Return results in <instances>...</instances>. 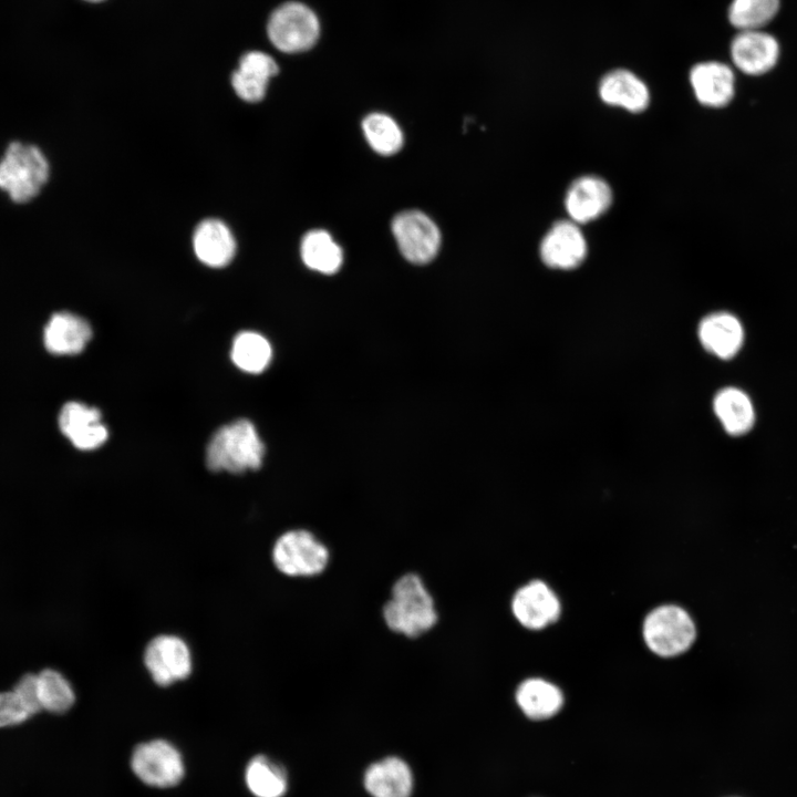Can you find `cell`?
I'll return each mask as SVG.
<instances>
[{
	"label": "cell",
	"mask_w": 797,
	"mask_h": 797,
	"mask_svg": "<svg viewBox=\"0 0 797 797\" xmlns=\"http://www.w3.org/2000/svg\"><path fill=\"white\" fill-rule=\"evenodd\" d=\"M386 629L395 635L417 639L439 621L435 598L422 576L410 571L398 576L381 609Z\"/></svg>",
	"instance_id": "obj_1"
},
{
	"label": "cell",
	"mask_w": 797,
	"mask_h": 797,
	"mask_svg": "<svg viewBox=\"0 0 797 797\" xmlns=\"http://www.w3.org/2000/svg\"><path fill=\"white\" fill-rule=\"evenodd\" d=\"M265 445L255 425L237 420L220 427L211 436L206 449V464L210 470L242 473L261 466Z\"/></svg>",
	"instance_id": "obj_2"
},
{
	"label": "cell",
	"mask_w": 797,
	"mask_h": 797,
	"mask_svg": "<svg viewBox=\"0 0 797 797\" xmlns=\"http://www.w3.org/2000/svg\"><path fill=\"white\" fill-rule=\"evenodd\" d=\"M49 170L40 148L13 142L0 161V188L15 203L29 201L46 183Z\"/></svg>",
	"instance_id": "obj_3"
},
{
	"label": "cell",
	"mask_w": 797,
	"mask_h": 797,
	"mask_svg": "<svg viewBox=\"0 0 797 797\" xmlns=\"http://www.w3.org/2000/svg\"><path fill=\"white\" fill-rule=\"evenodd\" d=\"M330 560L329 547L306 529L286 531L272 548L275 567L288 577L320 576L329 567Z\"/></svg>",
	"instance_id": "obj_4"
},
{
	"label": "cell",
	"mask_w": 797,
	"mask_h": 797,
	"mask_svg": "<svg viewBox=\"0 0 797 797\" xmlns=\"http://www.w3.org/2000/svg\"><path fill=\"white\" fill-rule=\"evenodd\" d=\"M642 634L646 646L654 654L671 658L691 648L696 638V628L685 610L674 604H665L646 615Z\"/></svg>",
	"instance_id": "obj_5"
},
{
	"label": "cell",
	"mask_w": 797,
	"mask_h": 797,
	"mask_svg": "<svg viewBox=\"0 0 797 797\" xmlns=\"http://www.w3.org/2000/svg\"><path fill=\"white\" fill-rule=\"evenodd\" d=\"M269 40L279 51L299 53L319 40L320 21L315 12L299 1H288L271 13L267 24Z\"/></svg>",
	"instance_id": "obj_6"
},
{
	"label": "cell",
	"mask_w": 797,
	"mask_h": 797,
	"mask_svg": "<svg viewBox=\"0 0 797 797\" xmlns=\"http://www.w3.org/2000/svg\"><path fill=\"white\" fill-rule=\"evenodd\" d=\"M131 766L143 783L153 787L175 786L185 774L180 753L164 739H154L137 745L132 755Z\"/></svg>",
	"instance_id": "obj_7"
},
{
	"label": "cell",
	"mask_w": 797,
	"mask_h": 797,
	"mask_svg": "<svg viewBox=\"0 0 797 797\" xmlns=\"http://www.w3.org/2000/svg\"><path fill=\"white\" fill-rule=\"evenodd\" d=\"M392 232L404 258L413 263L429 262L441 246L439 229L427 215L418 210L396 215L392 221Z\"/></svg>",
	"instance_id": "obj_8"
},
{
	"label": "cell",
	"mask_w": 797,
	"mask_h": 797,
	"mask_svg": "<svg viewBox=\"0 0 797 797\" xmlns=\"http://www.w3.org/2000/svg\"><path fill=\"white\" fill-rule=\"evenodd\" d=\"M144 662L154 682L161 686L185 680L192 672L190 651L176 635L154 638L146 646Z\"/></svg>",
	"instance_id": "obj_9"
},
{
	"label": "cell",
	"mask_w": 797,
	"mask_h": 797,
	"mask_svg": "<svg viewBox=\"0 0 797 797\" xmlns=\"http://www.w3.org/2000/svg\"><path fill=\"white\" fill-rule=\"evenodd\" d=\"M510 608L517 622L530 630L546 628L556 622L560 614L557 596L540 580L520 587L513 596Z\"/></svg>",
	"instance_id": "obj_10"
},
{
	"label": "cell",
	"mask_w": 797,
	"mask_h": 797,
	"mask_svg": "<svg viewBox=\"0 0 797 797\" xmlns=\"http://www.w3.org/2000/svg\"><path fill=\"white\" fill-rule=\"evenodd\" d=\"M587 242L577 222L566 219L555 222L540 244V257L550 268L569 270L586 258Z\"/></svg>",
	"instance_id": "obj_11"
},
{
	"label": "cell",
	"mask_w": 797,
	"mask_h": 797,
	"mask_svg": "<svg viewBox=\"0 0 797 797\" xmlns=\"http://www.w3.org/2000/svg\"><path fill=\"white\" fill-rule=\"evenodd\" d=\"M779 52L778 41L762 29L739 31L731 42L733 63L748 75L770 71L778 61Z\"/></svg>",
	"instance_id": "obj_12"
},
{
	"label": "cell",
	"mask_w": 797,
	"mask_h": 797,
	"mask_svg": "<svg viewBox=\"0 0 797 797\" xmlns=\"http://www.w3.org/2000/svg\"><path fill=\"white\" fill-rule=\"evenodd\" d=\"M61 432L79 449L91 451L105 443L107 428L97 408L80 402L66 403L59 415Z\"/></svg>",
	"instance_id": "obj_13"
},
{
	"label": "cell",
	"mask_w": 797,
	"mask_h": 797,
	"mask_svg": "<svg viewBox=\"0 0 797 797\" xmlns=\"http://www.w3.org/2000/svg\"><path fill=\"white\" fill-rule=\"evenodd\" d=\"M690 83L695 97L705 106H725L735 93L733 70L718 61H705L693 65L690 71Z\"/></svg>",
	"instance_id": "obj_14"
},
{
	"label": "cell",
	"mask_w": 797,
	"mask_h": 797,
	"mask_svg": "<svg viewBox=\"0 0 797 797\" xmlns=\"http://www.w3.org/2000/svg\"><path fill=\"white\" fill-rule=\"evenodd\" d=\"M610 186L600 177L581 176L568 188L565 199L570 220L579 224L601 216L611 205Z\"/></svg>",
	"instance_id": "obj_15"
},
{
	"label": "cell",
	"mask_w": 797,
	"mask_h": 797,
	"mask_svg": "<svg viewBox=\"0 0 797 797\" xmlns=\"http://www.w3.org/2000/svg\"><path fill=\"white\" fill-rule=\"evenodd\" d=\"M698 339L708 353L722 360H729L742 349L745 332L743 324L734 314L720 311L702 319L698 324Z\"/></svg>",
	"instance_id": "obj_16"
},
{
	"label": "cell",
	"mask_w": 797,
	"mask_h": 797,
	"mask_svg": "<svg viewBox=\"0 0 797 797\" xmlns=\"http://www.w3.org/2000/svg\"><path fill=\"white\" fill-rule=\"evenodd\" d=\"M600 99L609 105L639 113L650 102L646 84L632 71L615 69L602 76L598 87Z\"/></svg>",
	"instance_id": "obj_17"
},
{
	"label": "cell",
	"mask_w": 797,
	"mask_h": 797,
	"mask_svg": "<svg viewBox=\"0 0 797 797\" xmlns=\"http://www.w3.org/2000/svg\"><path fill=\"white\" fill-rule=\"evenodd\" d=\"M279 71L276 61L260 51L245 53L232 73L231 84L239 97L247 102L263 99L269 80Z\"/></svg>",
	"instance_id": "obj_18"
},
{
	"label": "cell",
	"mask_w": 797,
	"mask_h": 797,
	"mask_svg": "<svg viewBox=\"0 0 797 797\" xmlns=\"http://www.w3.org/2000/svg\"><path fill=\"white\" fill-rule=\"evenodd\" d=\"M92 329L86 320L70 313H54L44 328V345L52 354H77L86 346Z\"/></svg>",
	"instance_id": "obj_19"
},
{
	"label": "cell",
	"mask_w": 797,
	"mask_h": 797,
	"mask_svg": "<svg viewBox=\"0 0 797 797\" xmlns=\"http://www.w3.org/2000/svg\"><path fill=\"white\" fill-rule=\"evenodd\" d=\"M364 786L372 797H410L413 789L412 772L401 758L387 757L366 769Z\"/></svg>",
	"instance_id": "obj_20"
},
{
	"label": "cell",
	"mask_w": 797,
	"mask_h": 797,
	"mask_svg": "<svg viewBox=\"0 0 797 797\" xmlns=\"http://www.w3.org/2000/svg\"><path fill=\"white\" fill-rule=\"evenodd\" d=\"M193 247L203 263L217 268L228 265L236 251L231 231L218 219H205L197 226Z\"/></svg>",
	"instance_id": "obj_21"
},
{
	"label": "cell",
	"mask_w": 797,
	"mask_h": 797,
	"mask_svg": "<svg viewBox=\"0 0 797 797\" xmlns=\"http://www.w3.org/2000/svg\"><path fill=\"white\" fill-rule=\"evenodd\" d=\"M713 410L729 435H745L755 424V408L751 397L735 386L724 387L716 393Z\"/></svg>",
	"instance_id": "obj_22"
},
{
	"label": "cell",
	"mask_w": 797,
	"mask_h": 797,
	"mask_svg": "<svg viewBox=\"0 0 797 797\" xmlns=\"http://www.w3.org/2000/svg\"><path fill=\"white\" fill-rule=\"evenodd\" d=\"M515 698L522 713L532 720L549 718L556 715L563 704L561 691L538 677L522 681L516 689Z\"/></svg>",
	"instance_id": "obj_23"
},
{
	"label": "cell",
	"mask_w": 797,
	"mask_h": 797,
	"mask_svg": "<svg viewBox=\"0 0 797 797\" xmlns=\"http://www.w3.org/2000/svg\"><path fill=\"white\" fill-rule=\"evenodd\" d=\"M301 257L308 268L324 275L335 273L343 262L340 246L321 229L311 230L303 237Z\"/></svg>",
	"instance_id": "obj_24"
},
{
	"label": "cell",
	"mask_w": 797,
	"mask_h": 797,
	"mask_svg": "<svg viewBox=\"0 0 797 797\" xmlns=\"http://www.w3.org/2000/svg\"><path fill=\"white\" fill-rule=\"evenodd\" d=\"M245 780L255 797H282L288 787L283 767L262 755L248 763Z\"/></svg>",
	"instance_id": "obj_25"
},
{
	"label": "cell",
	"mask_w": 797,
	"mask_h": 797,
	"mask_svg": "<svg viewBox=\"0 0 797 797\" xmlns=\"http://www.w3.org/2000/svg\"><path fill=\"white\" fill-rule=\"evenodd\" d=\"M272 358V349L268 340L252 331L240 332L236 335L231 359L242 371L260 373L267 369Z\"/></svg>",
	"instance_id": "obj_26"
},
{
	"label": "cell",
	"mask_w": 797,
	"mask_h": 797,
	"mask_svg": "<svg viewBox=\"0 0 797 797\" xmlns=\"http://www.w3.org/2000/svg\"><path fill=\"white\" fill-rule=\"evenodd\" d=\"M370 146L381 155H393L403 145V134L397 123L383 113H372L362 123Z\"/></svg>",
	"instance_id": "obj_27"
},
{
	"label": "cell",
	"mask_w": 797,
	"mask_h": 797,
	"mask_svg": "<svg viewBox=\"0 0 797 797\" xmlns=\"http://www.w3.org/2000/svg\"><path fill=\"white\" fill-rule=\"evenodd\" d=\"M778 10L779 0H732L727 17L739 31L759 30L774 19Z\"/></svg>",
	"instance_id": "obj_28"
},
{
	"label": "cell",
	"mask_w": 797,
	"mask_h": 797,
	"mask_svg": "<svg viewBox=\"0 0 797 797\" xmlns=\"http://www.w3.org/2000/svg\"><path fill=\"white\" fill-rule=\"evenodd\" d=\"M41 710L62 714L75 702L74 691L69 681L58 671L44 670L38 675Z\"/></svg>",
	"instance_id": "obj_29"
},
{
	"label": "cell",
	"mask_w": 797,
	"mask_h": 797,
	"mask_svg": "<svg viewBox=\"0 0 797 797\" xmlns=\"http://www.w3.org/2000/svg\"><path fill=\"white\" fill-rule=\"evenodd\" d=\"M31 716L32 713L14 690L0 692V728L18 726Z\"/></svg>",
	"instance_id": "obj_30"
},
{
	"label": "cell",
	"mask_w": 797,
	"mask_h": 797,
	"mask_svg": "<svg viewBox=\"0 0 797 797\" xmlns=\"http://www.w3.org/2000/svg\"><path fill=\"white\" fill-rule=\"evenodd\" d=\"M14 691L25 704V706L29 708V711L32 713V715L41 711L38 675L25 674L17 683Z\"/></svg>",
	"instance_id": "obj_31"
},
{
	"label": "cell",
	"mask_w": 797,
	"mask_h": 797,
	"mask_svg": "<svg viewBox=\"0 0 797 797\" xmlns=\"http://www.w3.org/2000/svg\"><path fill=\"white\" fill-rule=\"evenodd\" d=\"M86 1H91V2H100V1H102V0H86Z\"/></svg>",
	"instance_id": "obj_32"
}]
</instances>
